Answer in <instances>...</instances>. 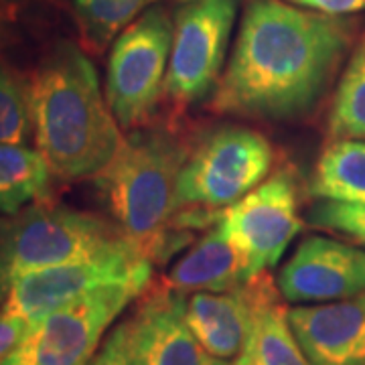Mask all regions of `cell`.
I'll list each match as a JSON object with an SVG mask.
<instances>
[{
  "label": "cell",
  "mask_w": 365,
  "mask_h": 365,
  "mask_svg": "<svg viewBox=\"0 0 365 365\" xmlns=\"http://www.w3.org/2000/svg\"><path fill=\"white\" fill-rule=\"evenodd\" d=\"M146 288V282H114L91 290L31 325L0 365H88L106 329Z\"/></svg>",
  "instance_id": "cell-8"
},
{
  "label": "cell",
  "mask_w": 365,
  "mask_h": 365,
  "mask_svg": "<svg viewBox=\"0 0 365 365\" xmlns=\"http://www.w3.org/2000/svg\"><path fill=\"white\" fill-rule=\"evenodd\" d=\"M173 29L169 13L155 6L126 26L112 47L106 96L122 130L140 128L157 112L165 96Z\"/></svg>",
  "instance_id": "cell-6"
},
{
  "label": "cell",
  "mask_w": 365,
  "mask_h": 365,
  "mask_svg": "<svg viewBox=\"0 0 365 365\" xmlns=\"http://www.w3.org/2000/svg\"><path fill=\"white\" fill-rule=\"evenodd\" d=\"M290 2L314 13L331 14V16L359 13L365 9V0H290Z\"/></svg>",
  "instance_id": "cell-25"
},
{
  "label": "cell",
  "mask_w": 365,
  "mask_h": 365,
  "mask_svg": "<svg viewBox=\"0 0 365 365\" xmlns=\"http://www.w3.org/2000/svg\"><path fill=\"white\" fill-rule=\"evenodd\" d=\"M309 223L333 230L365 246V203H343L319 199L309 211Z\"/></svg>",
  "instance_id": "cell-22"
},
{
  "label": "cell",
  "mask_w": 365,
  "mask_h": 365,
  "mask_svg": "<svg viewBox=\"0 0 365 365\" xmlns=\"http://www.w3.org/2000/svg\"><path fill=\"white\" fill-rule=\"evenodd\" d=\"M104 220L39 199L0 222V302L25 274L91 256L122 237Z\"/></svg>",
  "instance_id": "cell-4"
},
{
  "label": "cell",
  "mask_w": 365,
  "mask_h": 365,
  "mask_svg": "<svg viewBox=\"0 0 365 365\" xmlns=\"http://www.w3.org/2000/svg\"><path fill=\"white\" fill-rule=\"evenodd\" d=\"M126 327L128 365H234L203 349L187 323V294L167 282L144 294Z\"/></svg>",
  "instance_id": "cell-11"
},
{
  "label": "cell",
  "mask_w": 365,
  "mask_h": 365,
  "mask_svg": "<svg viewBox=\"0 0 365 365\" xmlns=\"http://www.w3.org/2000/svg\"><path fill=\"white\" fill-rule=\"evenodd\" d=\"M51 175L39 150L0 144V211L13 215L31 199H45Z\"/></svg>",
  "instance_id": "cell-18"
},
{
  "label": "cell",
  "mask_w": 365,
  "mask_h": 365,
  "mask_svg": "<svg viewBox=\"0 0 365 365\" xmlns=\"http://www.w3.org/2000/svg\"><path fill=\"white\" fill-rule=\"evenodd\" d=\"M187 157L179 134L140 126L96 175L118 230L153 264L169 260V235L179 213L177 182Z\"/></svg>",
  "instance_id": "cell-3"
},
{
  "label": "cell",
  "mask_w": 365,
  "mask_h": 365,
  "mask_svg": "<svg viewBox=\"0 0 365 365\" xmlns=\"http://www.w3.org/2000/svg\"><path fill=\"white\" fill-rule=\"evenodd\" d=\"M353 25L282 0L248 2L211 110L270 122L313 112L351 45Z\"/></svg>",
  "instance_id": "cell-1"
},
{
  "label": "cell",
  "mask_w": 365,
  "mask_h": 365,
  "mask_svg": "<svg viewBox=\"0 0 365 365\" xmlns=\"http://www.w3.org/2000/svg\"><path fill=\"white\" fill-rule=\"evenodd\" d=\"M272 163V144L260 132L246 126L209 132L182 165L177 205L223 211L264 182Z\"/></svg>",
  "instance_id": "cell-5"
},
{
  "label": "cell",
  "mask_w": 365,
  "mask_h": 365,
  "mask_svg": "<svg viewBox=\"0 0 365 365\" xmlns=\"http://www.w3.org/2000/svg\"><path fill=\"white\" fill-rule=\"evenodd\" d=\"M254 278L246 254L223 234L220 223L189 250L170 270L167 284L189 292H223Z\"/></svg>",
  "instance_id": "cell-15"
},
{
  "label": "cell",
  "mask_w": 365,
  "mask_h": 365,
  "mask_svg": "<svg viewBox=\"0 0 365 365\" xmlns=\"http://www.w3.org/2000/svg\"><path fill=\"white\" fill-rule=\"evenodd\" d=\"M223 234L246 254L254 276L276 266L300 232L297 182L280 170L237 203L223 209Z\"/></svg>",
  "instance_id": "cell-10"
},
{
  "label": "cell",
  "mask_w": 365,
  "mask_h": 365,
  "mask_svg": "<svg viewBox=\"0 0 365 365\" xmlns=\"http://www.w3.org/2000/svg\"><path fill=\"white\" fill-rule=\"evenodd\" d=\"M278 290L260 304L248 345L234 365H313L292 333Z\"/></svg>",
  "instance_id": "cell-16"
},
{
  "label": "cell",
  "mask_w": 365,
  "mask_h": 365,
  "mask_svg": "<svg viewBox=\"0 0 365 365\" xmlns=\"http://www.w3.org/2000/svg\"><path fill=\"white\" fill-rule=\"evenodd\" d=\"M274 290L268 272H260L232 290L191 292L187 323L209 355L235 364L248 345L260 304Z\"/></svg>",
  "instance_id": "cell-13"
},
{
  "label": "cell",
  "mask_w": 365,
  "mask_h": 365,
  "mask_svg": "<svg viewBox=\"0 0 365 365\" xmlns=\"http://www.w3.org/2000/svg\"><path fill=\"white\" fill-rule=\"evenodd\" d=\"M153 262L132 240L122 235L91 256L25 274L9 290L2 313L35 325L43 317L114 282L150 284Z\"/></svg>",
  "instance_id": "cell-7"
},
{
  "label": "cell",
  "mask_w": 365,
  "mask_h": 365,
  "mask_svg": "<svg viewBox=\"0 0 365 365\" xmlns=\"http://www.w3.org/2000/svg\"><path fill=\"white\" fill-rule=\"evenodd\" d=\"M288 321L313 365H365V292L294 307Z\"/></svg>",
  "instance_id": "cell-14"
},
{
  "label": "cell",
  "mask_w": 365,
  "mask_h": 365,
  "mask_svg": "<svg viewBox=\"0 0 365 365\" xmlns=\"http://www.w3.org/2000/svg\"><path fill=\"white\" fill-rule=\"evenodd\" d=\"M155 0H76L81 41L93 53H102L120 29L130 25L134 16Z\"/></svg>",
  "instance_id": "cell-20"
},
{
  "label": "cell",
  "mask_w": 365,
  "mask_h": 365,
  "mask_svg": "<svg viewBox=\"0 0 365 365\" xmlns=\"http://www.w3.org/2000/svg\"><path fill=\"white\" fill-rule=\"evenodd\" d=\"M237 0H189L175 19L165 96L177 110L207 98L220 83Z\"/></svg>",
  "instance_id": "cell-9"
},
{
  "label": "cell",
  "mask_w": 365,
  "mask_h": 365,
  "mask_svg": "<svg viewBox=\"0 0 365 365\" xmlns=\"http://www.w3.org/2000/svg\"><path fill=\"white\" fill-rule=\"evenodd\" d=\"M288 302H333L365 292V252L343 242L311 235L278 274Z\"/></svg>",
  "instance_id": "cell-12"
},
{
  "label": "cell",
  "mask_w": 365,
  "mask_h": 365,
  "mask_svg": "<svg viewBox=\"0 0 365 365\" xmlns=\"http://www.w3.org/2000/svg\"><path fill=\"white\" fill-rule=\"evenodd\" d=\"M31 329V323L19 317L0 313V361L13 351Z\"/></svg>",
  "instance_id": "cell-24"
},
{
  "label": "cell",
  "mask_w": 365,
  "mask_h": 365,
  "mask_svg": "<svg viewBox=\"0 0 365 365\" xmlns=\"http://www.w3.org/2000/svg\"><path fill=\"white\" fill-rule=\"evenodd\" d=\"M311 193L317 199L365 203V140L339 138L317 163Z\"/></svg>",
  "instance_id": "cell-17"
},
{
  "label": "cell",
  "mask_w": 365,
  "mask_h": 365,
  "mask_svg": "<svg viewBox=\"0 0 365 365\" xmlns=\"http://www.w3.org/2000/svg\"><path fill=\"white\" fill-rule=\"evenodd\" d=\"M37 148L55 177H96L124 140L100 90L96 67L73 43L45 55L29 83Z\"/></svg>",
  "instance_id": "cell-2"
},
{
  "label": "cell",
  "mask_w": 365,
  "mask_h": 365,
  "mask_svg": "<svg viewBox=\"0 0 365 365\" xmlns=\"http://www.w3.org/2000/svg\"><path fill=\"white\" fill-rule=\"evenodd\" d=\"M29 86L21 73L0 59V144H23L31 130Z\"/></svg>",
  "instance_id": "cell-21"
},
{
  "label": "cell",
  "mask_w": 365,
  "mask_h": 365,
  "mask_svg": "<svg viewBox=\"0 0 365 365\" xmlns=\"http://www.w3.org/2000/svg\"><path fill=\"white\" fill-rule=\"evenodd\" d=\"M88 365H128V327L126 323H122L110 333L104 347L100 349L98 355L91 357Z\"/></svg>",
  "instance_id": "cell-23"
},
{
  "label": "cell",
  "mask_w": 365,
  "mask_h": 365,
  "mask_svg": "<svg viewBox=\"0 0 365 365\" xmlns=\"http://www.w3.org/2000/svg\"><path fill=\"white\" fill-rule=\"evenodd\" d=\"M331 138L365 140V35L341 76L329 114Z\"/></svg>",
  "instance_id": "cell-19"
}]
</instances>
